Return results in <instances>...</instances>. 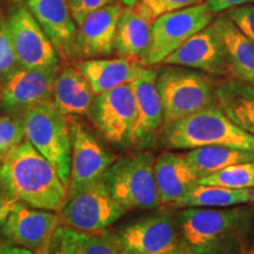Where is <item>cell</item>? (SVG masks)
Listing matches in <instances>:
<instances>
[{
    "label": "cell",
    "mask_w": 254,
    "mask_h": 254,
    "mask_svg": "<svg viewBox=\"0 0 254 254\" xmlns=\"http://www.w3.org/2000/svg\"><path fill=\"white\" fill-rule=\"evenodd\" d=\"M2 245H4V244H0V249H1V246H2Z\"/></svg>",
    "instance_id": "cell-41"
},
{
    "label": "cell",
    "mask_w": 254,
    "mask_h": 254,
    "mask_svg": "<svg viewBox=\"0 0 254 254\" xmlns=\"http://www.w3.org/2000/svg\"><path fill=\"white\" fill-rule=\"evenodd\" d=\"M0 172L15 198L30 207L60 212L67 199L56 168L26 138L0 163Z\"/></svg>",
    "instance_id": "cell-2"
},
{
    "label": "cell",
    "mask_w": 254,
    "mask_h": 254,
    "mask_svg": "<svg viewBox=\"0 0 254 254\" xmlns=\"http://www.w3.org/2000/svg\"><path fill=\"white\" fill-rule=\"evenodd\" d=\"M19 200L9 190V187L0 172V226L4 224L6 219L17 206Z\"/></svg>",
    "instance_id": "cell-34"
},
{
    "label": "cell",
    "mask_w": 254,
    "mask_h": 254,
    "mask_svg": "<svg viewBox=\"0 0 254 254\" xmlns=\"http://www.w3.org/2000/svg\"><path fill=\"white\" fill-rule=\"evenodd\" d=\"M157 87L164 109V127L218 105L214 77L177 65H158Z\"/></svg>",
    "instance_id": "cell-4"
},
{
    "label": "cell",
    "mask_w": 254,
    "mask_h": 254,
    "mask_svg": "<svg viewBox=\"0 0 254 254\" xmlns=\"http://www.w3.org/2000/svg\"><path fill=\"white\" fill-rule=\"evenodd\" d=\"M0 254H36L33 251L24 249V247L13 246V245H2L0 249Z\"/></svg>",
    "instance_id": "cell-36"
},
{
    "label": "cell",
    "mask_w": 254,
    "mask_h": 254,
    "mask_svg": "<svg viewBox=\"0 0 254 254\" xmlns=\"http://www.w3.org/2000/svg\"><path fill=\"white\" fill-rule=\"evenodd\" d=\"M119 2L124 7H133L135 5L136 0H119Z\"/></svg>",
    "instance_id": "cell-38"
},
{
    "label": "cell",
    "mask_w": 254,
    "mask_h": 254,
    "mask_svg": "<svg viewBox=\"0 0 254 254\" xmlns=\"http://www.w3.org/2000/svg\"><path fill=\"white\" fill-rule=\"evenodd\" d=\"M98 95L123 85L132 84L141 75L145 66L127 58L87 59L74 63Z\"/></svg>",
    "instance_id": "cell-21"
},
{
    "label": "cell",
    "mask_w": 254,
    "mask_h": 254,
    "mask_svg": "<svg viewBox=\"0 0 254 254\" xmlns=\"http://www.w3.org/2000/svg\"><path fill=\"white\" fill-rule=\"evenodd\" d=\"M24 125L25 138L53 165L67 187L72 159L69 119L50 100L28 110L24 114Z\"/></svg>",
    "instance_id": "cell-6"
},
{
    "label": "cell",
    "mask_w": 254,
    "mask_h": 254,
    "mask_svg": "<svg viewBox=\"0 0 254 254\" xmlns=\"http://www.w3.org/2000/svg\"><path fill=\"white\" fill-rule=\"evenodd\" d=\"M155 180L163 207H173L184 195L199 184L185 154L165 151L155 157Z\"/></svg>",
    "instance_id": "cell-19"
},
{
    "label": "cell",
    "mask_w": 254,
    "mask_h": 254,
    "mask_svg": "<svg viewBox=\"0 0 254 254\" xmlns=\"http://www.w3.org/2000/svg\"><path fill=\"white\" fill-rule=\"evenodd\" d=\"M20 68L8 31L6 13L0 8V82L7 80Z\"/></svg>",
    "instance_id": "cell-29"
},
{
    "label": "cell",
    "mask_w": 254,
    "mask_h": 254,
    "mask_svg": "<svg viewBox=\"0 0 254 254\" xmlns=\"http://www.w3.org/2000/svg\"><path fill=\"white\" fill-rule=\"evenodd\" d=\"M95 94L75 64H64L53 87V103L68 119L88 117Z\"/></svg>",
    "instance_id": "cell-20"
},
{
    "label": "cell",
    "mask_w": 254,
    "mask_h": 254,
    "mask_svg": "<svg viewBox=\"0 0 254 254\" xmlns=\"http://www.w3.org/2000/svg\"><path fill=\"white\" fill-rule=\"evenodd\" d=\"M185 157L199 179L228 166L254 161V152L224 145H212L189 150Z\"/></svg>",
    "instance_id": "cell-27"
},
{
    "label": "cell",
    "mask_w": 254,
    "mask_h": 254,
    "mask_svg": "<svg viewBox=\"0 0 254 254\" xmlns=\"http://www.w3.org/2000/svg\"><path fill=\"white\" fill-rule=\"evenodd\" d=\"M227 17L237 25V27L254 43V5L246 4L230 8Z\"/></svg>",
    "instance_id": "cell-32"
},
{
    "label": "cell",
    "mask_w": 254,
    "mask_h": 254,
    "mask_svg": "<svg viewBox=\"0 0 254 254\" xmlns=\"http://www.w3.org/2000/svg\"><path fill=\"white\" fill-rule=\"evenodd\" d=\"M207 2L170 12L152 24V41L146 66H158L185 41L214 20Z\"/></svg>",
    "instance_id": "cell-12"
},
{
    "label": "cell",
    "mask_w": 254,
    "mask_h": 254,
    "mask_svg": "<svg viewBox=\"0 0 254 254\" xmlns=\"http://www.w3.org/2000/svg\"><path fill=\"white\" fill-rule=\"evenodd\" d=\"M152 24L139 14L134 7L124 8L118 21L114 43L117 56L146 66L151 49Z\"/></svg>",
    "instance_id": "cell-23"
},
{
    "label": "cell",
    "mask_w": 254,
    "mask_h": 254,
    "mask_svg": "<svg viewBox=\"0 0 254 254\" xmlns=\"http://www.w3.org/2000/svg\"><path fill=\"white\" fill-rule=\"evenodd\" d=\"M241 254H254V247H252V249H251V250L246 251V252H244V253H241Z\"/></svg>",
    "instance_id": "cell-39"
},
{
    "label": "cell",
    "mask_w": 254,
    "mask_h": 254,
    "mask_svg": "<svg viewBox=\"0 0 254 254\" xmlns=\"http://www.w3.org/2000/svg\"><path fill=\"white\" fill-rule=\"evenodd\" d=\"M254 0H206L209 8L214 13H220V12L227 11V9L238 7V6L246 5Z\"/></svg>",
    "instance_id": "cell-35"
},
{
    "label": "cell",
    "mask_w": 254,
    "mask_h": 254,
    "mask_svg": "<svg viewBox=\"0 0 254 254\" xmlns=\"http://www.w3.org/2000/svg\"><path fill=\"white\" fill-rule=\"evenodd\" d=\"M87 118L107 145L134 150L138 106L132 84L95 95Z\"/></svg>",
    "instance_id": "cell-7"
},
{
    "label": "cell",
    "mask_w": 254,
    "mask_h": 254,
    "mask_svg": "<svg viewBox=\"0 0 254 254\" xmlns=\"http://www.w3.org/2000/svg\"><path fill=\"white\" fill-rule=\"evenodd\" d=\"M253 247H254V245H253Z\"/></svg>",
    "instance_id": "cell-42"
},
{
    "label": "cell",
    "mask_w": 254,
    "mask_h": 254,
    "mask_svg": "<svg viewBox=\"0 0 254 254\" xmlns=\"http://www.w3.org/2000/svg\"><path fill=\"white\" fill-rule=\"evenodd\" d=\"M177 213L182 241L199 254H241L254 245V206L189 207Z\"/></svg>",
    "instance_id": "cell-1"
},
{
    "label": "cell",
    "mask_w": 254,
    "mask_h": 254,
    "mask_svg": "<svg viewBox=\"0 0 254 254\" xmlns=\"http://www.w3.org/2000/svg\"><path fill=\"white\" fill-rule=\"evenodd\" d=\"M45 254H123L107 231L82 232L68 226L57 228Z\"/></svg>",
    "instance_id": "cell-24"
},
{
    "label": "cell",
    "mask_w": 254,
    "mask_h": 254,
    "mask_svg": "<svg viewBox=\"0 0 254 254\" xmlns=\"http://www.w3.org/2000/svg\"><path fill=\"white\" fill-rule=\"evenodd\" d=\"M111 195L104 180L88 186L66 199L60 209V224L82 232H101L126 214Z\"/></svg>",
    "instance_id": "cell-11"
},
{
    "label": "cell",
    "mask_w": 254,
    "mask_h": 254,
    "mask_svg": "<svg viewBox=\"0 0 254 254\" xmlns=\"http://www.w3.org/2000/svg\"><path fill=\"white\" fill-rule=\"evenodd\" d=\"M160 254H199L196 253L195 251H193L190 246H187L185 243L180 241L177 246H174L173 249L166 251V252H163Z\"/></svg>",
    "instance_id": "cell-37"
},
{
    "label": "cell",
    "mask_w": 254,
    "mask_h": 254,
    "mask_svg": "<svg viewBox=\"0 0 254 254\" xmlns=\"http://www.w3.org/2000/svg\"><path fill=\"white\" fill-rule=\"evenodd\" d=\"M202 185L224 186L228 189H254V161L228 166L211 176L199 179Z\"/></svg>",
    "instance_id": "cell-28"
},
{
    "label": "cell",
    "mask_w": 254,
    "mask_h": 254,
    "mask_svg": "<svg viewBox=\"0 0 254 254\" xmlns=\"http://www.w3.org/2000/svg\"><path fill=\"white\" fill-rule=\"evenodd\" d=\"M138 119L134 131V150H151L158 145L164 128V109L157 87V69L145 66L141 75L132 82Z\"/></svg>",
    "instance_id": "cell-16"
},
{
    "label": "cell",
    "mask_w": 254,
    "mask_h": 254,
    "mask_svg": "<svg viewBox=\"0 0 254 254\" xmlns=\"http://www.w3.org/2000/svg\"><path fill=\"white\" fill-rule=\"evenodd\" d=\"M62 66L19 69L1 82L0 109L6 114L24 117L36 105L52 100L55 81Z\"/></svg>",
    "instance_id": "cell-13"
},
{
    "label": "cell",
    "mask_w": 254,
    "mask_h": 254,
    "mask_svg": "<svg viewBox=\"0 0 254 254\" xmlns=\"http://www.w3.org/2000/svg\"><path fill=\"white\" fill-rule=\"evenodd\" d=\"M0 93H1V82H0Z\"/></svg>",
    "instance_id": "cell-40"
},
{
    "label": "cell",
    "mask_w": 254,
    "mask_h": 254,
    "mask_svg": "<svg viewBox=\"0 0 254 254\" xmlns=\"http://www.w3.org/2000/svg\"><path fill=\"white\" fill-rule=\"evenodd\" d=\"M202 2H205V0H136L133 7L139 14L153 23L161 15Z\"/></svg>",
    "instance_id": "cell-30"
},
{
    "label": "cell",
    "mask_w": 254,
    "mask_h": 254,
    "mask_svg": "<svg viewBox=\"0 0 254 254\" xmlns=\"http://www.w3.org/2000/svg\"><path fill=\"white\" fill-rule=\"evenodd\" d=\"M226 53L230 78L254 86V43L227 17L220 14L213 20Z\"/></svg>",
    "instance_id": "cell-22"
},
{
    "label": "cell",
    "mask_w": 254,
    "mask_h": 254,
    "mask_svg": "<svg viewBox=\"0 0 254 254\" xmlns=\"http://www.w3.org/2000/svg\"><path fill=\"white\" fill-rule=\"evenodd\" d=\"M71 8L73 17L79 25L87 15L105 6L114 4L116 0H66Z\"/></svg>",
    "instance_id": "cell-33"
},
{
    "label": "cell",
    "mask_w": 254,
    "mask_h": 254,
    "mask_svg": "<svg viewBox=\"0 0 254 254\" xmlns=\"http://www.w3.org/2000/svg\"><path fill=\"white\" fill-rule=\"evenodd\" d=\"M25 139L24 117L6 114L0 117V163L14 146Z\"/></svg>",
    "instance_id": "cell-31"
},
{
    "label": "cell",
    "mask_w": 254,
    "mask_h": 254,
    "mask_svg": "<svg viewBox=\"0 0 254 254\" xmlns=\"http://www.w3.org/2000/svg\"><path fill=\"white\" fill-rule=\"evenodd\" d=\"M123 9L120 2H114L94 11L78 25L74 63L105 58L114 53L117 27Z\"/></svg>",
    "instance_id": "cell-17"
},
{
    "label": "cell",
    "mask_w": 254,
    "mask_h": 254,
    "mask_svg": "<svg viewBox=\"0 0 254 254\" xmlns=\"http://www.w3.org/2000/svg\"><path fill=\"white\" fill-rule=\"evenodd\" d=\"M72 131L71 173L67 185V198L88 186L104 180L114 161L113 154L82 118L69 119Z\"/></svg>",
    "instance_id": "cell-10"
},
{
    "label": "cell",
    "mask_w": 254,
    "mask_h": 254,
    "mask_svg": "<svg viewBox=\"0 0 254 254\" xmlns=\"http://www.w3.org/2000/svg\"><path fill=\"white\" fill-rule=\"evenodd\" d=\"M217 103L232 123L254 135V86L232 78L217 81Z\"/></svg>",
    "instance_id": "cell-25"
},
{
    "label": "cell",
    "mask_w": 254,
    "mask_h": 254,
    "mask_svg": "<svg viewBox=\"0 0 254 254\" xmlns=\"http://www.w3.org/2000/svg\"><path fill=\"white\" fill-rule=\"evenodd\" d=\"M58 212L38 209L19 201L0 228L7 245L45 254L51 238L60 226Z\"/></svg>",
    "instance_id": "cell-14"
},
{
    "label": "cell",
    "mask_w": 254,
    "mask_h": 254,
    "mask_svg": "<svg viewBox=\"0 0 254 254\" xmlns=\"http://www.w3.org/2000/svg\"><path fill=\"white\" fill-rule=\"evenodd\" d=\"M106 231L123 254H160L182 241L177 214L167 209L152 212Z\"/></svg>",
    "instance_id": "cell-8"
},
{
    "label": "cell",
    "mask_w": 254,
    "mask_h": 254,
    "mask_svg": "<svg viewBox=\"0 0 254 254\" xmlns=\"http://www.w3.org/2000/svg\"><path fill=\"white\" fill-rule=\"evenodd\" d=\"M64 64H74L78 24L66 0H24Z\"/></svg>",
    "instance_id": "cell-18"
},
{
    "label": "cell",
    "mask_w": 254,
    "mask_h": 254,
    "mask_svg": "<svg viewBox=\"0 0 254 254\" xmlns=\"http://www.w3.org/2000/svg\"><path fill=\"white\" fill-rule=\"evenodd\" d=\"M155 155L151 150H131L117 158L104 177L114 200L127 211L160 208L154 172Z\"/></svg>",
    "instance_id": "cell-5"
},
{
    "label": "cell",
    "mask_w": 254,
    "mask_h": 254,
    "mask_svg": "<svg viewBox=\"0 0 254 254\" xmlns=\"http://www.w3.org/2000/svg\"><path fill=\"white\" fill-rule=\"evenodd\" d=\"M160 65L184 66L214 78H230L224 44L213 21L185 41Z\"/></svg>",
    "instance_id": "cell-15"
},
{
    "label": "cell",
    "mask_w": 254,
    "mask_h": 254,
    "mask_svg": "<svg viewBox=\"0 0 254 254\" xmlns=\"http://www.w3.org/2000/svg\"><path fill=\"white\" fill-rule=\"evenodd\" d=\"M5 13L21 68H46L62 65L56 47L24 0H8Z\"/></svg>",
    "instance_id": "cell-9"
},
{
    "label": "cell",
    "mask_w": 254,
    "mask_h": 254,
    "mask_svg": "<svg viewBox=\"0 0 254 254\" xmlns=\"http://www.w3.org/2000/svg\"><path fill=\"white\" fill-rule=\"evenodd\" d=\"M254 202V189H228L215 185H198L173 205L172 208L232 207Z\"/></svg>",
    "instance_id": "cell-26"
},
{
    "label": "cell",
    "mask_w": 254,
    "mask_h": 254,
    "mask_svg": "<svg viewBox=\"0 0 254 254\" xmlns=\"http://www.w3.org/2000/svg\"><path fill=\"white\" fill-rule=\"evenodd\" d=\"M158 145L168 151L224 145L254 152V135L232 123L219 105H214L164 127Z\"/></svg>",
    "instance_id": "cell-3"
}]
</instances>
